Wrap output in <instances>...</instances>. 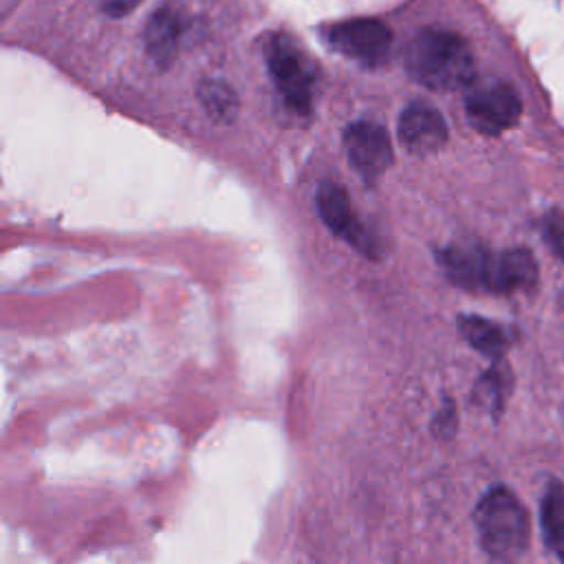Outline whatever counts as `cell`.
I'll list each match as a JSON object with an SVG mask.
<instances>
[{
	"mask_svg": "<svg viewBox=\"0 0 564 564\" xmlns=\"http://www.w3.org/2000/svg\"><path fill=\"white\" fill-rule=\"evenodd\" d=\"M405 68L419 84L432 90H458L474 82L476 59L463 35L430 26L410 40Z\"/></svg>",
	"mask_w": 564,
	"mask_h": 564,
	"instance_id": "cell-1",
	"label": "cell"
},
{
	"mask_svg": "<svg viewBox=\"0 0 564 564\" xmlns=\"http://www.w3.org/2000/svg\"><path fill=\"white\" fill-rule=\"evenodd\" d=\"M476 529L485 553L500 562L524 555L531 538V524L524 507L507 487L489 489L476 507Z\"/></svg>",
	"mask_w": 564,
	"mask_h": 564,
	"instance_id": "cell-2",
	"label": "cell"
},
{
	"mask_svg": "<svg viewBox=\"0 0 564 564\" xmlns=\"http://www.w3.org/2000/svg\"><path fill=\"white\" fill-rule=\"evenodd\" d=\"M267 66L286 106L297 112H308L313 104L315 68L291 37L278 35L269 42Z\"/></svg>",
	"mask_w": 564,
	"mask_h": 564,
	"instance_id": "cell-3",
	"label": "cell"
},
{
	"mask_svg": "<svg viewBox=\"0 0 564 564\" xmlns=\"http://www.w3.org/2000/svg\"><path fill=\"white\" fill-rule=\"evenodd\" d=\"M465 112L469 123L487 134L496 137L509 128H513L522 112V101L518 90L502 79H485L478 84H469V93L465 97Z\"/></svg>",
	"mask_w": 564,
	"mask_h": 564,
	"instance_id": "cell-4",
	"label": "cell"
},
{
	"mask_svg": "<svg viewBox=\"0 0 564 564\" xmlns=\"http://www.w3.org/2000/svg\"><path fill=\"white\" fill-rule=\"evenodd\" d=\"M324 40L333 51L364 66H381L392 48V31L375 18L337 22L324 31Z\"/></svg>",
	"mask_w": 564,
	"mask_h": 564,
	"instance_id": "cell-5",
	"label": "cell"
},
{
	"mask_svg": "<svg viewBox=\"0 0 564 564\" xmlns=\"http://www.w3.org/2000/svg\"><path fill=\"white\" fill-rule=\"evenodd\" d=\"M447 278L469 291L498 293L500 289V253L476 242H454L438 256Z\"/></svg>",
	"mask_w": 564,
	"mask_h": 564,
	"instance_id": "cell-6",
	"label": "cell"
},
{
	"mask_svg": "<svg viewBox=\"0 0 564 564\" xmlns=\"http://www.w3.org/2000/svg\"><path fill=\"white\" fill-rule=\"evenodd\" d=\"M344 145L352 167L366 181L381 176L392 163V145L388 132L375 121H357L348 126L344 134Z\"/></svg>",
	"mask_w": 564,
	"mask_h": 564,
	"instance_id": "cell-7",
	"label": "cell"
},
{
	"mask_svg": "<svg viewBox=\"0 0 564 564\" xmlns=\"http://www.w3.org/2000/svg\"><path fill=\"white\" fill-rule=\"evenodd\" d=\"M399 139L410 152L430 154L447 141V123L432 104L412 101L399 117Z\"/></svg>",
	"mask_w": 564,
	"mask_h": 564,
	"instance_id": "cell-8",
	"label": "cell"
},
{
	"mask_svg": "<svg viewBox=\"0 0 564 564\" xmlns=\"http://www.w3.org/2000/svg\"><path fill=\"white\" fill-rule=\"evenodd\" d=\"M317 207H319V216L324 218V223L330 227L333 234H337L341 240L361 249L368 256L375 251V242L364 229V225L357 220V216L352 214V207L344 187H339L337 183H322L317 189Z\"/></svg>",
	"mask_w": 564,
	"mask_h": 564,
	"instance_id": "cell-9",
	"label": "cell"
},
{
	"mask_svg": "<svg viewBox=\"0 0 564 564\" xmlns=\"http://www.w3.org/2000/svg\"><path fill=\"white\" fill-rule=\"evenodd\" d=\"M181 35H183L181 13L170 4L156 9L150 15L143 33L145 51L152 57V62L159 66H167L176 57Z\"/></svg>",
	"mask_w": 564,
	"mask_h": 564,
	"instance_id": "cell-10",
	"label": "cell"
},
{
	"mask_svg": "<svg viewBox=\"0 0 564 564\" xmlns=\"http://www.w3.org/2000/svg\"><path fill=\"white\" fill-rule=\"evenodd\" d=\"M542 538L549 551L564 562V482L551 480L540 507Z\"/></svg>",
	"mask_w": 564,
	"mask_h": 564,
	"instance_id": "cell-11",
	"label": "cell"
},
{
	"mask_svg": "<svg viewBox=\"0 0 564 564\" xmlns=\"http://www.w3.org/2000/svg\"><path fill=\"white\" fill-rule=\"evenodd\" d=\"M538 284V264L529 249L516 247L500 253V295L531 291Z\"/></svg>",
	"mask_w": 564,
	"mask_h": 564,
	"instance_id": "cell-12",
	"label": "cell"
},
{
	"mask_svg": "<svg viewBox=\"0 0 564 564\" xmlns=\"http://www.w3.org/2000/svg\"><path fill=\"white\" fill-rule=\"evenodd\" d=\"M458 330L465 337V341L476 348L478 352L500 359L505 350L509 348V337L502 326L480 317V315H460L458 317Z\"/></svg>",
	"mask_w": 564,
	"mask_h": 564,
	"instance_id": "cell-13",
	"label": "cell"
},
{
	"mask_svg": "<svg viewBox=\"0 0 564 564\" xmlns=\"http://www.w3.org/2000/svg\"><path fill=\"white\" fill-rule=\"evenodd\" d=\"M198 99L207 115L220 123L234 121L238 112V97L234 88L223 79H203L198 84Z\"/></svg>",
	"mask_w": 564,
	"mask_h": 564,
	"instance_id": "cell-14",
	"label": "cell"
},
{
	"mask_svg": "<svg viewBox=\"0 0 564 564\" xmlns=\"http://www.w3.org/2000/svg\"><path fill=\"white\" fill-rule=\"evenodd\" d=\"M509 386H511V379H509V370L502 361L494 364L491 370L478 381L476 386V397L478 401L491 410L494 414H498L502 410V403L507 399V392H509Z\"/></svg>",
	"mask_w": 564,
	"mask_h": 564,
	"instance_id": "cell-15",
	"label": "cell"
},
{
	"mask_svg": "<svg viewBox=\"0 0 564 564\" xmlns=\"http://www.w3.org/2000/svg\"><path fill=\"white\" fill-rule=\"evenodd\" d=\"M544 238L549 247L564 260V209H553L546 214Z\"/></svg>",
	"mask_w": 564,
	"mask_h": 564,
	"instance_id": "cell-16",
	"label": "cell"
},
{
	"mask_svg": "<svg viewBox=\"0 0 564 564\" xmlns=\"http://www.w3.org/2000/svg\"><path fill=\"white\" fill-rule=\"evenodd\" d=\"M454 430H456V412H454L452 403H447V405L438 412V416L434 419V432H436L438 436H452Z\"/></svg>",
	"mask_w": 564,
	"mask_h": 564,
	"instance_id": "cell-17",
	"label": "cell"
},
{
	"mask_svg": "<svg viewBox=\"0 0 564 564\" xmlns=\"http://www.w3.org/2000/svg\"><path fill=\"white\" fill-rule=\"evenodd\" d=\"M139 4H141V0H101V9L110 18H123V15L132 13Z\"/></svg>",
	"mask_w": 564,
	"mask_h": 564,
	"instance_id": "cell-18",
	"label": "cell"
},
{
	"mask_svg": "<svg viewBox=\"0 0 564 564\" xmlns=\"http://www.w3.org/2000/svg\"><path fill=\"white\" fill-rule=\"evenodd\" d=\"M562 304H564V293H562Z\"/></svg>",
	"mask_w": 564,
	"mask_h": 564,
	"instance_id": "cell-19",
	"label": "cell"
}]
</instances>
